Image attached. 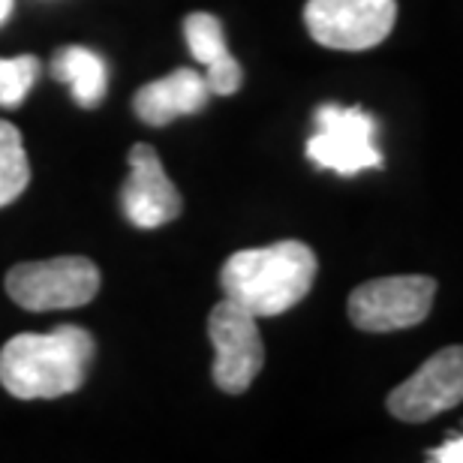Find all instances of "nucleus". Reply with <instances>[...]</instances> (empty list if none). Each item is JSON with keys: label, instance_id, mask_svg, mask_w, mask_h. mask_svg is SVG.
<instances>
[{"label": "nucleus", "instance_id": "nucleus-1", "mask_svg": "<svg viewBox=\"0 0 463 463\" xmlns=\"http://www.w3.org/2000/svg\"><path fill=\"white\" fill-rule=\"evenodd\" d=\"M94 337L79 326L18 335L0 349V385L18 401H54L85 385Z\"/></svg>", "mask_w": 463, "mask_h": 463}, {"label": "nucleus", "instance_id": "nucleus-2", "mask_svg": "<svg viewBox=\"0 0 463 463\" xmlns=\"http://www.w3.org/2000/svg\"><path fill=\"white\" fill-rule=\"evenodd\" d=\"M317 271V253L304 241H277L232 253L220 271V286L226 298L262 319L295 307L310 292Z\"/></svg>", "mask_w": 463, "mask_h": 463}, {"label": "nucleus", "instance_id": "nucleus-3", "mask_svg": "<svg viewBox=\"0 0 463 463\" xmlns=\"http://www.w3.org/2000/svg\"><path fill=\"white\" fill-rule=\"evenodd\" d=\"M6 292L31 313L76 310L97 298L99 268L88 256H54L22 262L6 274Z\"/></svg>", "mask_w": 463, "mask_h": 463}, {"label": "nucleus", "instance_id": "nucleus-4", "mask_svg": "<svg viewBox=\"0 0 463 463\" xmlns=\"http://www.w3.org/2000/svg\"><path fill=\"white\" fill-rule=\"evenodd\" d=\"M317 133L307 142V160L317 169L352 175L364 169H383V151L376 147V120L361 106L326 103L313 115Z\"/></svg>", "mask_w": 463, "mask_h": 463}, {"label": "nucleus", "instance_id": "nucleus-5", "mask_svg": "<svg viewBox=\"0 0 463 463\" xmlns=\"http://www.w3.org/2000/svg\"><path fill=\"white\" fill-rule=\"evenodd\" d=\"M208 337L214 346V367H211L214 385L226 394H244L265 364L259 317L232 298H223L208 317Z\"/></svg>", "mask_w": 463, "mask_h": 463}, {"label": "nucleus", "instance_id": "nucleus-6", "mask_svg": "<svg viewBox=\"0 0 463 463\" xmlns=\"http://www.w3.org/2000/svg\"><path fill=\"white\" fill-rule=\"evenodd\" d=\"M437 298V280L433 277H379V280L361 283L349 295V319L361 331H385L412 328L428 319Z\"/></svg>", "mask_w": 463, "mask_h": 463}, {"label": "nucleus", "instance_id": "nucleus-7", "mask_svg": "<svg viewBox=\"0 0 463 463\" xmlns=\"http://www.w3.org/2000/svg\"><path fill=\"white\" fill-rule=\"evenodd\" d=\"M397 18L394 0H310L304 24L326 49L364 52L392 33Z\"/></svg>", "mask_w": 463, "mask_h": 463}, {"label": "nucleus", "instance_id": "nucleus-8", "mask_svg": "<svg viewBox=\"0 0 463 463\" xmlns=\"http://www.w3.org/2000/svg\"><path fill=\"white\" fill-rule=\"evenodd\" d=\"M463 401V346L430 355L415 373L388 394V412L401 421L421 424Z\"/></svg>", "mask_w": 463, "mask_h": 463}, {"label": "nucleus", "instance_id": "nucleus-9", "mask_svg": "<svg viewBox=\"0 0 463 463\" xmlns=\"http://www.w3.org/2000/svg\"><path fill=\"white\" fill-rule=\"evenodd\" d=\"M120 208L138 229H160L181 214L184 202L178 187L165 175L160 156L151 145H133L129 151V178L120 190Z\"/></svg>", "mask_w": 463, "mask_h": 463}, {"label": "nucleus", "instance_id": "nucleus-10", "mask_svg": "<svg viewBox=\"0 0 463 463\" xmlns=\"http://www.w3.org/2000/svg\"><path fill=\"white\" fill-rule=\"evenodd\" d=\"M211 88L205 72L181 67L172 76L156 79L151 85L138 88L133 97V112L147 127H165L175 118L196 115L208 106Z\"/></svg>", "mask_w": 463, "mask_h": 463}, {"label": "nucleus", "instance_id": "nucleus-11", "mask_svg": "<svg viewBox=\"0 0 463 463\" xmlns=\"http://www.w3.org/2000/svg\"><path fill=\"white\" fill-rule=\"evenodd\" d=\"M184 40H187L193 58L205 67L211 94L220 97L235 94L241 81H244V72H241V63L226 49L220 18L211 13H190L184 18Z\"/></svg>", "mask_w": 463, "mask_h": 463}, {"label": "nucleus", "instance_id": "nucleus-12", "mask_svg": "<svg viewBox=\"0 0 463 463\" xmlns=\"http://www.w3.org/2000/svg\"><path fill=\"white\" fill-rule=\"evenodd\" d=\"M49 67H52V76L70 88L72 99H76L81 109H97L106 99L109 67L94 49L67 45V49L54 52Z\"/></svg>", "mask_w": 463, "mask_h": 463}, {"label": "nucleus", "instance_id": "nucleus-13", "mask_svg": "<svg viewBox=\"0 0 463 463\" xmlns=\"http://www.w3.org/2000/svg\"><path fill=\"white\" fill-rule=\"evenodd\" d=\"M27 184H31V163L24 138L9 120H0V208L22 196Z\"/></svg>", "mask_w": 463, "mask_h": 463}, {"label": "nucleus", "instance_id": "nucleus-14", "mask_svg": "<svg viewBox=\"0 0 463 463\" xmlns=\"http://www.w3.org/2000/svg\"><path fill=\"white\" fill-rule=\"evenodd\" d=\"M43 63L33 54L0 58V109H18L40 79Z\"/></svg>", "mask_w": 463, "mask_h": 463}, {"label": "nucleus", "instance_id": "nucleus-15", "mask_svg": "<svg viewBox=\"0 0 463 463\" xmlns=\"http://www.w3.org/2000/svg\"><path fill=\"white\" fill-rule=\"evenodd\" d=\"M430 460H437V463H463V433L455 439H449L446 446H439V449H433Z\"/></svg>", "mask_w": 463, "mask_h": 463}, {"label": "nucleus", "instance_id": "nucleus-16", "mask_svg": "<svg viewBox=\"0 0 463 463\" xmlns=\"http://www.w3.org/2000/svg\"><path fill=\"white\" fill-rule=\"evenodd\" d=\"M13 6H15V0H0V27L9 22V15H13Z\"/></svg>", "mask_w": 463, "mask_h": 463}]
</instances>
